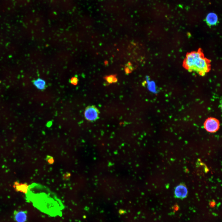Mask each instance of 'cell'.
<instances>
[{
  "label": "cell",
  "instance_id": "obj_10",
  "mask_svg": "<svg viewBox=\"0 0 222 222\" xmlns=\"http://www.w3.org/2000/svg\"><path fill=\"white\" fill-rule=\"evenodd\" d=\"M78 78L76 76L72 77L69 80V82L74 85H76L78 82Z\"/></svg>",
  "mask_w": 222,
  "mask_h": 222
},
{
  "label": "cell",
  "instance_id": "obj_3",
  "mask_svg": "<svg viewBox=\"0 0 222 222\" xmlns=\"http://www.w3.org/2000/svg\"><path fill=\"white\" fill-rule=\"evenodd\" d=\"M204 126V128L207 131L211 133H214L219 129L220 124L217 119L210 117L205 120Z\"/></svg>",
  "mask_w": 222,
  "mask_h": 222
},
{
  "label": "cell",
  "instance_id": "obj_4",
  "mask_svg": "<svg viewBox=\"0 0 222 222\" xmlns=\"http://www.w3.org/2000/svg\"><path fill=\"white\" fill-rule=\"evenodd\" d=\"M175 197L181 199L186 198L187 195L188 190L186 185L180 183L177 186L174 190Z\"/></svg>",
  "mask_w": 222,
  "mask_h": 222
},
{
  "label": "cell",
  "instance_id": "obj_9",
  "mask_svg": "<svg viewBox=\"0 0 222 222\" xmlns=\"http://www.w3.org/2000/svg\"><path fill=\"white\" fill-rule=\"evenodd\" d=\"M106 80L109 83L116 82L117 80L116 77L113 75H111L106 76Z\"/></svg>",
  "mask_w": 222,
  "mask_h": 222
},
{
  "label": "cell",
  "instance_id": "obj_11",
  "mask_svg": "<svg viewBox=\"0 0 222 222\" xmlns=\"http://www.w3.org/2000/svg\"><path fill=\"white\" fill-rule=\"evenodd\" d=\"M132 67L131 66V64H129L125 68V72L126 73H129L132 70Z\"/></svg>",
  "mask_w": 222,
  "mask_h": 222
},
{
  "label": "cell",
  "instance_id": "obj_1",
  "mask_svg": "<svg viewBox=\"0 0 222 222\" xmlns=\"http://www.w3.org/2000/svg\"><path fill=\"white\" fill-rule=\"evenodd\" d=\"M184 65L188 70L195 72L202 76L205 75L210 69L209 62L204 57L200 51L188 54Z\"/></svg>",
  "mask_w": 222,
  "mask_h": 222
},
{
  "label": "cell",
  "instance_id": "obj_2",
  "mask_svg": "<svg viewBox=\"0 0 222 222\" xmlns=\"http://www.w3.org/2000/svg\"><path fill=\"white\" fill-rule=\"evenodd\" d=\"M100 112L94 105H89L84 110V115L85 119L88 121L93 122L99 118Z\"/></svg>",
  "mask_w": 222,
  "mask_h": 222
},
{
  "label": "cell",
  "instance_id": "obj_7",
  "mask_svg": "<svg viewBox=\"0 0 222 222\" xmlns=\"http://www.w3.org/2000/svg\"><path fill=\"white\" fill-rule=\"evenodd\" d=\"M28 186L26 183H20L18 181L15 182L13 185L14 190L17 191H20L24 193L27 192Z\"/></svg>",
  "mask_w": 222,
  "mask_h": 222
},
{
  "label": "cell",
  "instance_id": "obj_5",
  "mask_svg": "<svg viewBox=\"0 0 222 222\" xmlns=\"http://www.w3.org/2000/svg\"><path fill=\"white\" fill-rule=\"evenodd\" d=\"M27 212L15 211L14 213V220L17 222H25L27 220Z\"/></svg>",
  "mask_w": 222,
  "mask_h": 222
},
{
  "label": "cell",
  "instance_id": "obj_8",
  "mask_svg": "<svg viewBox=\"0 0 222 222\" xmlns=\"http://www.w3.org/2000/svg\"><path fill=\"white\" fill-rule=\"evenodd\" d=\"M32 82L37 89L41 90H44L47 87L45 81L40 78L34 80H33Z\"/></svg>",
  "mask_w": 222,
  "mask_h": 222
},
{
  "label": "cell",
  "instance_id": "obj_12",
  "mask_svg": "<svg viewBox=\"0 0 222 222\" xmlns=\"http://www.w3.org/2000/svg\"><path fill=\"white\" fill-rule=\"evenodd\" d=\"M51 123H52L51 122V123H49H49H47V125L48 124V125H47V126H51Z\"/></svg>",
  "mask_w": 222,
  "mask_h": 222
},
{
  "label": "cell",
  "instance_id": "obj_6",
  "mask_svg": "<svg viewBox=\"0 0 222 222\" xmlns=\"http://www.w3.org/2000/svg\"><path fill=\"white\" fill-rule=\"evenodd\" d=\"M218 18L217 15L215 13L211 12L208 14L206 18V21L209 26L216 25L218 22Z\"/></svg>",
  "mask_w": 222,
  "mask_h": 222
}]
</instances>
